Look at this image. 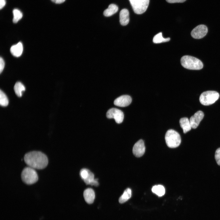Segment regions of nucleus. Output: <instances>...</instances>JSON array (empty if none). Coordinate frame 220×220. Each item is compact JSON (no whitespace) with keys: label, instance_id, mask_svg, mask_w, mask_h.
Masks as SVG:
<instances>
[{"label":"nucleus","instance_id":"nucleus-3","mask_svg":"<svg viewBox=\"0 0 220 220\" xmlns=\"http://www.w3.org/2000/svg\"><path fill=\"white\" fill-rule=\"evenodd\" d=\"M21 177L23 182L28 185L34 184L38 180V175L36 171L29 167H25L23 169Z\"/></svg>","mask_w":220,"mask_h":220},{"label":"nucleus","instance_id":"nucleus-15","mask_svg":"<svg viewBox=\"0 0 220 220\" xmlns=\"http://www.w3.org/2000/svg\"><path fill=\"white\" fill-rule=\"evenodd\" d=\"M179 123L184 133H186L191 130L192 127L190 121L187 118H181L179 120Z\"/></svg>","mask_w":220,"mask_h":220},{"label":"nucleus","instance_id":"nucleus-18","mask_svg":"<svg viewBox=\"0 0 220 220\" xmlns=\"http://www.w3.org/2000/svg\"><path fill=\"white\" fill-rule=\"evenodd\" d=\"M131 190L130 188L127 189L119 199V202L123 203L128 200L131 197Z\"/></svg>","mask_w":220,"mask_h":220},{"label":"nucleus","instance_id":"nucleus-6","mask_svg":"<svg viewBox=\"0 0 220 220\" xmlns=\"http://www.w3.org/2000/svg\"><path fill=\"white\" fill-rule=\"evenodd\" d=\"M134 12L137 14L143 13L146 10L149 0H129Z\"/></svg>","mask_w":220,"mask_h":220},{"label":"nucleus","instance_id":"nucleus-20","mask_svg":"<svg viewBox=\"0 0 220 220\" xmlns=\"http://www.w3.org/2000/svg\"><path fill=\"white\" fill-rule=\"evenodd\" d=\"M169 38H164L162 35V32H160L156 35L153 37V42L155 43H160L166 42L170 41Z\"/></svg>","mask_w":220,"mask_h":220},{"label":"nucleus","instance_id":"nucleus-7","mask_svg":"<svg viewBox=\"0 0 220 220\" xmlns=\"http://www.w3.org/2000/svg\"><path fill=\"white\" fill-rule=\"evenodd\" d=\"M106 116L109 119L113 118L117 123H120L123 121L124 114L120 110L115 108L109 109L107 112Z\"/></svg>","mask_w":220,"mask_h":220},{"label":"nucleus","instance_id":"nucleus-2","mask_svg":"<svg viewBox=\"0 0 220 220\" xmlns=\"http://www.w3.org/2000/svg\"><path fill=\"white\" fill-rule=\"evenodd\" d=\"M181 63L183 67L188 69L199 70L203 67V64L201 61L190 56H183L181 58Z\"/></svg>","mask_w":220,"mask_h":220},{"label":"nucleus","instance_id":"nucleus-5","mask_svg":"<svg viewBox=\"0 0 220 220\" xmlns=\"http://www.w3.org/2000/svg\"><path fill=\"white\" fill-rule=\"evenodd\" d=\"M219 94L215 91H207L202 93L200 95L199 100L200 103L204 105L212 104L219 98Z\"/></svg>","mask_w":220,"mask_h":220},{"label":"nucleus","instance_id":"nucleus-23","mask_svg":"<svg viewBox=\"0 0 220 220\" xmlns=\"http://www.w3.org/2000/svg\"><path fill=\"white\" fill-rule=\"evenodd\" d=\"M89 170L86 168L82 169L80 172V176L82 179L84 180L88 177L89 174Z\"/></svg>","mask_w":220,"mask_h":220},{"label":"nucleus","instance_id":"nucleus-11","mask_svg":"<svg viewBox=\"0 0 220 220\" xmlns=\"http://www.w3.org/2000/svg\"><path fill=\"white\" fill-rule=\"evenodd\" d=\"M132 101L131 97L128 95H122L116 99L114 104L120 107H125L129 105Z\"/></svg>","mask_w":220,"mask_h":220},{"label":"nucleus","instance_id":"nucleus-13","mask_svg":"<svg viewBox=\"0 0 220 220\" xmlns=\"http://www.w3.org/2000/svg\"><path fill=\"white\" fill-rule=\"evenodd\" d=\"M129 21V13L126 9H122L119 13V22L121 25L126 26Z\"/></svg>","mask_w":220,"mask_h":220},{"label":"nucleus","instance_id":"nucleus-25","mask_svg":"<svg viewBox=\"0 0 220 220\" xmlns=\"http://www.w3.org/2000/svg\"><path fill=\"white\" fill-rule=\"evenodd\" d=\"M5 67L4 61L1 57L0 58V72L1 73Z\"/></svg>","mask_w":220,"mask_h":220},{"label":"nucleus","instance_id":"nucleus-12","mask_svg":"<svg viewBox=\"0 0 220 220\" xmlns=\"http://www.w3.org/2000/svg\"><path fill=\"white\" fill-rule=\"evenodd\" d=\"M83 196L86 202L88 204H92L95 197V193L91 188L86 189L83 192Z\"/></svg>","mask_w":220,"mask_h":220},{"label":"nucleus","instance_id":"nucleus-28","mask_svg":"<svg viewBox=\"0 0 220 220\" xmlns=\"http://www.w3.org/2000/svg\"><path fill=\"white\" fill-rule=\"evenodd\" d=\"M56 4H60L64 2L65 0H51Z\"/></svg>","mask_w":220,"mask_h":220},{"label":"nucleus","instance_id":"nucleus-22","mask_svg":"<svg viewBox=\"0 0 220 220\" xmlns=\"http://www.w3.org/2000/svg\"><path fill=\"white\" fill-rule=\"evenodd\" d=\"M13 22L14 23H17L22 17L23 14L20 10L17 9H14L13 10Z\"/></svg>","mask_w":220,"mask_h":220},{"label":"nucleus","instance_id":"nucleus-16","mask_svg":"<svg viewBox=\"0 0 220 220\" xmlns=\"http://www.w3.org/2000/svg\"><path fill=\"white\" fill-rule=\"evenodd\" d=\"M118 9V8L117 6L112 4L109 5L108 8L104 10L103 14L105 16L109 17L116 13Z\"/></svg>","mask_w":220,"mask_h":220},{"label":"nucleus","instance_id":"nucleus-8","mask_svg":"<svg viewBox=\"0 0 220 220\" xmlns=\"http://www.w3.org/2000/svg\"><path fill=\"white\" fill-rule=\"evenodd\" d=\"M208 31L207 27L204 24H200L195 28L191 32V35L195 39H200L204 37Z\"/></svg>","mask_w":220,"mask_h":220},{"label":"nucleus","instance_id":"nucleus-24","mask_svg":"<svg viewBox=\"0 0 220 220\" xmlns=\"http://www.w3.org/2000/svg\"><path fill=\"white\" fill-rule=\"evenodd\" d=\"M215 158L218 164L220 166V148H218L215 151Z\"/></svg>","mask_w":220,"mask_h":220},{"label":"nucleus","instance_id":"nucleus-19","mask_svg":"<svg viewBox=\"0 0 220 220\" xmlns=\"http://www.w3.org/2000/svg\"><path fill=\"white\" fill-rule=\"evenodd\" d=\"M152 191L159 196H163L165 193L164 187L161 185L154 186L152 188Z\"/></svg>","mask_w":220,"mask_h":220},{"label":"nucleus","instance_id":"nucleus-1","mask_svg":"<svg viewBox=\"0 0 220 220\" xmlns=\"http://www.w3.org/2000/svg\"><path fill=\"white\" fill-rule=\"evenodd\" d=\"M24 160L26 164L33 169H42L48 165V160L47 156L43 152L32 151L25 154Z\"/></svg>","mask_w":220,"mask_h":220},{"label":"nucleus","instance_id":"nucleus-14","mask_svg":"<svg viewBox=\"0 0 220 220\" xmlns=\"http://www.w3.org/2000/svg\"><path fill=\"white\" fill-rule=\"evenodd\" d=\"M23 51V45L19 42L17 44L12 46L10 49L11 54L14 56L19 57L22 54Z\"/></svg>","mask_w":220,"mask_h":220},{"label":"nucleus","instance_id":"nucleus-21","mask_svg":"<svg viewBox=\"0 0 220 220\" xmlns=\"http://www.w3.org/2000/svg\"><path fill=\"white\" fill-rule=\"evenodd\" d=\"M9 104V100L8 98L2 90L0 91V104L1 106L3 107L7 106Z\"/></svg>","mask_w":220,"mask_h":220},{"label":"nucleus","instance_id":"nucleus-17","mask_svg":"<svg viewBox=\"0 0 220 220\" xmlns=\"http://www.w3.org/2000/svg\"><path fill=\"white\" fill-rule=\"evenodd\" d=\"M14 91L16 95L18 97L22 96V93L25 90V87L20 82H16L14 87Z\"/></svg>","mask_w":220,"mask_h":220},{"label":"nucleus","instance_id":"nucleus-4","mask_svg":"<svg viewBox=\"0 0 220 220\" xmlns=\"http://www.w3.org/2000/svg\"><path fill=\"white\" fill-rule=\"evenodd\" d=\"M165 138L167 145L170 148H176L180 145L181 143L180 134L172 129H170L167 131Z\"/></svg>","mask_w":220,"mask_h":220},{"label":"nucleus","instance_id":"nucleus-10","mask_svg":"<svg viewBox=\"0 0 220 220\" xmlns=\"http://www.w3.org/2000/svg\"><path fill=\"white\" fill-rule=\"evenodd\" d=\"M204 116L203 112L200 110L196 112L189 119L192 128H196L203 118Z\"/></svg>","mask_w":220,"mask_h":220},{"label":"nucleus","instance_id":"nucleus-9","mask_svg":"<svg viewBox=\"0 0 220 220\" xmlns=\"http://www.w3.org/2000/svg\"><path fill=\"white\" fill-rule=\"evenodd\" d=\"M133 153L136 157H139L142 156L145 151V147L144 141L140 139L134 145L133 148Z\"/></svg>","mask_w":220,"mask_h":220},{"label":"nucleus","instance_id":"nucleus-26","mask_svg":"<svg viewBox=\"0 0 220 220\" xmlns=\"http://www.w3.org/2000/svg\"><path fill=\"white\" fill-rule=\"evenodd\" d=\"M186 0H166V1L169 3H182Z\"/></svg>","mask_w":220,"mask_h":220},{"label":"nucleus","instance_id":"nucleus-27","mask_svg":"<svg viewBox=\"0 0 220 220\" xmlns=\"http://www.w3.org/2000/svg\"><path fill=\"white\" fill-rule=\"evenodd\" d=\"M6 2L5 0H0V9H1L5 6Z\"/></svg>","mask_w":220,"mask_h":220}]
</instances>
